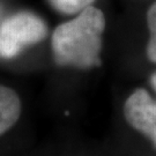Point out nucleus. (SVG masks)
I'll list each match as a JSON object with an SVG mask.
<instances>
[{"label":"nucleus","mask_w":156,"mask_h":156,"mask_svg":"<svg viewBox=\"0 0 156 156\" xmlns=\"http://www.w3.org/2000/svg\"><path fill=\"white\" fill-rule=\"evenodd\" d=\"M104 29V14L94 6H88L74 19L59 24L51 42L55 62L59 66L81 69L100 66Z\"/></svg>","instance_id":"obj_1"},{"label":"nucleus","mask_w":156,"mask_h":156,"mask_svg":"<svg viewBox=\"0 0 156 156\" xmlns=\"http://www.w3.org/2000/svg\"><path fill=\"white\" fill-rule=\"evenodd\" d=\"M149 82H151V88L155 90V93H156V72H154L151 74V79H149Z\"/></svg>","instance_id":"obj_7"},{"label":"nucleus","mask_w":156,"mask_h":156,"mask_svg":"<svg viewBox=\"0 0 156 156\" xmlns=\"http://www.w3.org/2000/svg\"><path fill=\"white\" fill-rule=\"evenodd\" d=\"M4 19H5L4 17V8H2V6L0 4V26H1V22H2Z\"/></svg>","instance_id":"obj_8"},{"label":"nucleus","mask_w":156,"mask_h":156,"mask_svg":"<svg viewBox=\"0 0 156 156\" xmlns=\"http://www.w3.org/2000/svg\"><path fill=\"white\" fill-rule=\"evenodd\" d=\"M124 117L156 149V101L147 90L138 88L128 96L124 104Z\"/></svg>","instance_id":"obj_3"},{"label":"nucleus","mask_w":156,"mask_h":156,"mask_svg":"<svg viewBox=\"0 0 156 156\" xmlns=\"http://www.w3.org/2000/svg\"><path fill=\"white\" fill-rule=\"evenodd\" d=\"M147 24L149 30V39L146 49L147 58L156 64V2H154L147 12Z\"/></svg>","instance_id":"obj_6"},{"label":"nucleus","mask_w":156,"mask_h":156,"mask_svg":"<svg viewBox=\"0 0 156 156\" xmlns=\"http://www.w3.org/2000/svg\"><path fill=\"white\" fill-rule=\"evenodd\" d=\"M94 1L95 0H49L50 5L57 12L66 15L79 14L88 6H91Z\"/></svg>","instance_id":"obj_5"},{"label":"nucleus","mask_w":156,"mask_h":156,"mask_svg":"<svg viewBox=\"0 0 156 156\" xmlns=\"http://www.w3.org/2000/svg\"><path fill=\"white\" fill-rule=\"evenodd\" d=\"M21 109L22 104L16 91L0 84V136L17 123Z\"/></svg>","instance_id":"obj_4"},{"label":"nucleus","mask_w":156,"mask_h":156,"mask_svg":"<svg viewBox=\"0 0 156 156\" xmlns=\"http://www.w3.org/2000/svg\"><path fill=\"white\" fill-rule=\"evenodd\" d=\"M48 36L46 23L30 12H19L5 17L0 26V57L12 59L27 46Z\"/></svg>","instance_id":"obj_2"}]
</instances>
